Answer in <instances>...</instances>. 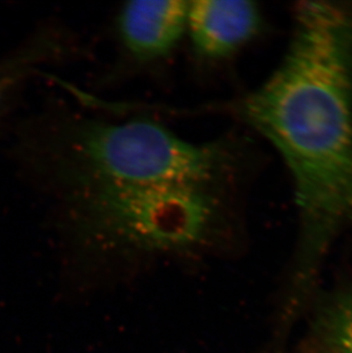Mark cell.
<instances>
[{
    "label": "cell",
    "instance_id": "1",
    "mask_svg": "<svg viewBox=\"0 0 352 353\" xmlns=\"http://www.w3.org/2000/svg\"><path fill=\"white\" fill-rule=\"evenodd\" d=\"M30 174L77 256L132 263L231 241L247 154L231 137L193 142L153 120L68 110L41 134Z\"/></svg>",
    "mask_w": 352,
    "mask_h": 353
},
{
    "label": "cell",
    "instance_id": "2",
    "mask_svg": "<svg viewBox=\"0 0 352 353\" xmlns=\"http://www.w3.org/2000/svg\"><path fill=\"white\" fill-rule=\"evenodd\" d=\"M226 110L276 149L292 177L299 232L276 318L289 330L352 229V3H297L276 69Z\"/></svg>",
    "mask_w": 352,
    "mask_h": 353
},
{
    "label": "cell",
    "instance_id": "3",
    "mask_svg": "<svg viewBox=\"0 0 352 353\" xmlns=\"http://www.w3.org/2000/svg\"><path fill=\"white\" fill-rule=\"evenodd\" d=\"M259 6L244 0L189 1L186 36L199 63L219 65L238 55L262 30Z\"/></svg>",
    "mask_w": 352,
    "mask_h": 353
},
{
    "label": "cell",
    "instance_id": "4",
    "mask_svg": "<svg viewBox=\"0 0 352 353\" xmlns=\"http://www.w3.org/2000/svg\"><path fill=\"white\" fill-rule=\"evenodd\" d=\"M189 1L140 0L121 7L117 32L124 53L137 65L168 60L186 32Z\"/></svg>",
    "mask_w": 352,
    "mask_h": 353
},
{
    "label": "cell",
    "instance_id": "5",
    "mask_svg": "<svg viewBox=\"0 0 352 353\" xmlns=\"http://www.w3.org/2000/svg\"><path fill=\"white\" fill-rule=\"evenodd\" d=\"M310 320L313 353H352V288L319 297Z\"/></svg>",
    "mask_w": 352,
    "mask_h": 353
},
{
    "label": "cell",
    "instance_id": "6",
    "mask_svg": "<svg viewBox=\"0 0 352 353\" xmlns=\"http://www.w3.org/2000/svg\"><path fill=\"white\" fill-rule=\"evenodd\" d=\"M66 38L57 31L40 32L26 45L0 61V114L22 83L63 55Z\"/></svg>",
    "mask_w": 352,
    "mask_h": 353
}]
</instances>
